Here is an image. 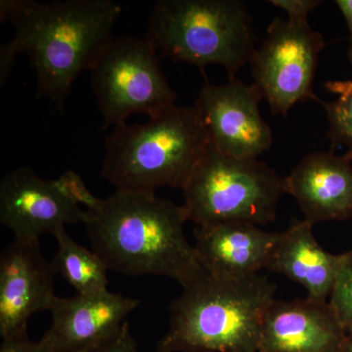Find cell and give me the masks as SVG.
<instances>
[{
	"instance_id": "obj_1",
	"label": "cell",
	"mask_w": 352,
	"mask_h": 352,
	"mask_svg": "<svg viewBox=\"0 0 352 352\" xmlns=\"http://www.w3.org/2000/svg\"><path fill=\"white\" fill-rule=\"evenodd\" d=\"M122 10L112 0H2L0 19L14 25L15 36L0 47V83L24 53L36 73L38 96L62 112L78 76L91 71L115 38Z\"/></svg>"
},
{
	"instance_id": "obj_2",
	"label": "cell",
	"mask_w": 352,
	"mask_h": 352,
	"mask_svg": "<svg viewBox=\"0 0 352 352\" xmlns=\"http://www.w3.org/2000/svg\"><path fill=\"white\" fill-rule=\"evenodd\" d=\"M186 221L184 208L173 201L116 189L95 210H87L83 224L109 270L168 277L185 288L207 273L185 237Z\"/></svg>"
},
{
	"instance_id": "obj_3",
	"label": "cell",
	"mask_w": 352,
	"mask_h": 352,
	"mask_svg": "<svg viewBox=\"0 0 352 352\" xmlns=\"http://www.w3.org/2000/svg\"><path fill=\"white\" fill-rule=\"evenodd\" d=\"M276 285L265 275L207 272L170 303V326L157 352H258L264 316Z\"/></svg>"
},
{
	"instance_id": "obj_4",
	"label": "cell",
	"mask_w": 352,
	"mask_h": 352,
	"mask_svg": "<svg viewBox=\"0 0 352 352\" xmlns=\"http://www.w3.org/2000/svg\"><path fill=\"white\" fill-rule=\"evenodd\" d=\"M195 106H173L145 124H124L105 139L101 175L117 190L183 189L210 147Z\"/></svg>"
},
{
	"instance_id": "obj_5",
	"label": "cell",
	"mask_w": 352,
	"mask_h": 352,
	"mask_svg": "<svg viewBox=\"0 0 352 352\" xmlns=\"http://www.w3.org/2000/svg\"><path fill=\"white\" fill-rule=\"evenodd\" d=\"M160 57L204 69H226L229 80L250 63L256 34L247 6L238 0H161L144 36Z\"/></svg>"
},
{
	"instance_id": "obj_6",
	"label": "cell",
	"mask_w": 352,
	"mask_h": 352,
	"mask_svg": "<svg viewBox=\"0 0 352 352\" xmlns=\"http://www.w3.org/2000/svg\"><path fill=\"white\" fill-rule=\"evenodd\" d=\"M182 190L183 208L197 226H267L286 193L285 177L263 162L228 156L212 144Z\"/></svg>"
},
{
	"instance_id": "obj_7",
	"label": "cell",
	"mask_w": 352,
	"mask_h": 352,
	"mask_svg": "<svg viewBox=\"0 0 352 352\" xmlns=\"http://www.w3.org/2000/svg\"><path fill=\"white\" fill-rule=\"evenodd\" d=\"M147 38L127 36L108 44L91 69V87L103 118L102 129L126 124L132 115L151 118L175 105L177 95Z\"/></svg>"
},
{
	"instance_id": "obj_8",
	"label": "cell",
	"mask_w": 352,
	"mask_h": 352,
	"mask_svg": "<svg viewBox=\"0 0 352 352\" xmlns=\"http://www.w3.org/2000/svg\"><path fill=\"white\" fill-rule=\"evenodd\" d=\"M326 43L308 21L275 18L267 36L252 54L254 85L267 101L271 112L284 116L298 102L314 99L312 85L319 54Z\"/></svg>"
},
{
	"instance_id": "obj_9",
	"label": "cell",
	"mask_w": 352,
	"mask_h": 352,
	"mask_svg": "<svg viewBox=\"0 0 352 352\" xmlns=\"http://www.w3.org/2000/svg\"><path fill=\"white\" fill-rule=\"evenodd\" d=\"M263 96L254 85L236 78L226 85L206 82L195 103L219 151L237 159H258L272 145V131L259 112Z\"/></svg>"
},
{
	"instance_id": "obj_10",
	"label": "cell",
	"mask_w": 352,
	"mask_h": 352,
	"mask_svg": "<svg viewBox=\"0 0 352 352\" xmlns=\"http://www.w3.org/2000/svg\"><path fill=\"white\" fill-rule=\"evenodd\" d=\"M85 219L87 210L32 168H16L0 182V222L14 240L39 243L44 234L55 236L67 226L85 223Z\"/></svg>"
},
{
	"instance_id": "obj_11",
	"label": "cell",
	"mask_w": 352,
	"mask_h": 352,
	"mask_svg": "<svg viewBox=\"0 0 352 352\" xmlns=\"http://www.w3.org/2000/svg\"><path fill=\"white\" fill-rule=\"evenodd\" d=\"M52 263L39 243L14 240L0 254V336L27 337L32 315L50 311L56 295Z\"/></svg>"
},
{
	"instance_id": "obj_12",
	"label": "cell",
	"mask_w": 352,
	"mask_h": 352,
	"mask_svg": "<svg viewBox=\"0 0 352 352\" xmlns=\"http://www.w3.org/2000/svg\"><path fill=\"white\" fill-rule=\"evenodd\" d=\"M136 298L102 291L56 296L50 312V328L39 340L47 352H83L113 337L134 309Z\"/></svg>"
},
{
	"instance_id": "obj_13",
	"label": "cell",
	"mask_w": 352,
	"mask_h": 352,
	"mask_svg": "<svg viewBox=\"0 0 352 352\" xmlns=\"http://www.w3.org/2000/svg\"><path fill=\"white\" fill-rule=\"evenodd\" d=\"M346 335L329 302L274 300L264 316L258 352H342Z\"/></svg>"
},
{
	"instance_id": "obj_14",
	"label": "cell",
	"mask_w": 352,
	"mask_h": 352,
	"mask_svg": "<svg viewBox=\"0 0 352 352\" xmlns=\"http://www.w3.org/2000/svg\"><path fill=\"white\" fill-rule=\"evenodd\" d=\"M351 162L344 155L312 153L285 177L286 193L296 199L305 221L352 219Z\"/></svg>"
},
{
	"instance_id": "obj_15",
	"label": "cell",
	"mask_w": 352,
	"mask_h": 352,
	"mask_svg": "<svg viewBox=\"0 0 352 352\" xmlns=\"http://www.w3.org/2000/svg\"><path fill=\"white\" fill-rule=\"evenodd\" d=\"M194 245L205 270L214 276L245 278L267 268L281 232L241 222L197 226Z\"/></svg>"
},
{
	"instance_id": "obj_16",
	"label": "cell",
	"mask_w": 352,
	"mask_h": 352,
	"mask_svg": "<svg viewBox=\"0 0 352 352\" xmlns=\"http://www.w3.org/2000/svg\"><path fill=\"white\" fill-rule=\"evenodd\" d=\"M312 224L293 219L281 232L266 270L305 287L307 298L328 302L344 254H331L315 239Z\"/></svg>"
},
{
	"instance_id": "obj_17",
	"label": "cell",
	"mask_w": 352,
	"mask_h": 352,
	"mask_svg": "<svg viewBox=\"0 0 352 352\" xmlns=\"http://www.w3.org/2000/svg\"><path fill=\"white\" fill-rule=\"evenodd\" d=\"M54 237L57 251L51 263L56 274L64 278L78 294H94L108 289L109 270L96 252L78 244L66 229Z\"/></svg>"
},
{
	"instance_id": "obj_18",
	"label": "cell",
	"mask_w": 352,
	"mask_h": 352,
	"mask_svg": "<svg viewBox=\"0 0 352 352\" xmlns=\"http://www.w3.org/2000/svg\"><path fill=\"white\" fill-rule=\"evenodd\" d=\"M329 91L337 95L332 102L321 103L327 113L328 138L336 146H344V156L352 161V80H333L325 83Z\"/></svg>"
},
{
	"instance_id": "obj_19",
	"label": "cell",
	"mask_w": 352,
	"mask_h": 352,
	"mask_svg": "<svg viewBox=\"0 0 352 352\" xmlns=\"http://www.w3.org/2000/svg\"><path fill=\"white\" fill-rule=\"evenodd\" d=\"M329 305L347 333L352 332V252L344 254Z\"/></svg>"
},
{
	"instance_id": "obj_20",
	"label": "cell",
	"mask_w": 352,
	"mask_h": 352,
	"mask_svg": "<svg viewBox=\"0 0 352 352\" xmlns=\"http://www.w3.org/2000/svg\"><path fill=\"white\" fill-rule=\"evenodd\" d=\"M53 182L64 197L78 207L83 206L87 210H94L100 204L101 199L97 198L89 191L82 176L76 171H65Z\"/></svg>"
},
{
	"instance_id": "obj_21",
	"label": "cell",
	"mask_w": 352,
	"mask_h": 352,
	"mask_svg": "<svg viewBox=\"0 0 352 352\" xmlns=\"http://www.w3.org/2000/svg\"><path fill=\"white\" fill-rule=\"evenodd\" d=\"M83 352H139L138 344L134 340L127 322L122 329L100 346Z\"/></svg>"
},
{
	"instance_id": "obj_22",
	"label": "cell",
	"mask_w": 352,
	"mask_h": 352,
	"mask_svg": "<svg viewBox=\"0 0 352 352\" xmlns=\"http://www.w3.org/2000/svg\"><path fill=\"white\" fill-rule=\"evenodd\" d=\"M270 3L285 11L288 15L287 19L307 22L308 15L322 2L317 0H272Z\"/></svg>"
},
{
	"instance_id": "obj_23",
	"label": "cell",
	"mask_w": 352,
	"mask_h": 352,
	"mask_svg": "<svg viewBox=\"0 0 352 352\" xmlns=\"http://www.w3.org/2000/svg\"><path fill=\"white\" fill-rule=\"evenodd\" d=\"M0 352H47L39 340L34 342L27 337L2 340Z\"/></svg>"
},
{
	"instance_id": "obj_24",
	"label": "cell",
	"mask_w": 352,
	"mask_h": 352,
	"mask_svg": "<svg viewBox=\"0 0 352 352\" xmlns=\"http://www.w3.org/2000/svg\"><path fill=\"white\" fill-rule=\"evenodd\" d=\"M336 6L339 7L340 13L346 20L349 32V41L352 46V0H336Z\"/></svg>"
},
{
	"instance_id": "obj_25",
	"label": "cell",
	"mask_w": 352,
	"mask_h": 352,
	"mask_svg": "<svg viewBox=\"0 0 352 352\" xmlns=\"http://www.w3.org/2000/svg\"><path fill=\"white\" fill-rule=\"evenodd\" d=\"M342 352H352V332L347 333Z\"/></svg>"
},
{
	"instance_id": "obj_26",
	"label": "cell",
	"mask_w": 352,
	"mask_h": 352,
	"mask_svg": "<svg viewBox=\"0 0 352 352\" xmlns=\"http://www.w3.org/2000/svg\"><path fill=\"white\" fill-rule=\"evenodd\" d=\"M349 61H351V63L352 65V46H351V48H349Z\"/></svg>"
}]
</instances>
